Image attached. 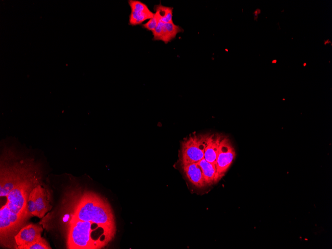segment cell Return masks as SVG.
<instances>
[{
    "mask_svg": "<svg viewBox=\"0 0 332 249\" xmlns=\"http://www.w3.org/2000/svg\"><path fill=\"white\" fill-rule=\"evenodd\" d=\"M41 174L18 183L6 196L0 210V244L10 248L13 239L27 219V201L32 189L39 184Z\"/></svg>",
    "mask_w": 332,
    "mask_h": 249,
    "instance_id": "cell-1",
    "label": "cell"
},
{
    "mask_svg": "<svg viewBox=\"0 0 332 249\" xmlns=\"http://www.w3.org/2000/svg\"><path fill=\"white\" fill-rule=\"evenodd\" d=\"M66 212L68 219L89 221L115 232L114 216L104 198L92 191H85L79 197L69 198Z\"/></svg>",
    "mask_w": 332,
    "mask_h": 249,
    "instance_id": "cell-2",
    "label": "cell"
},
{
    "mask_svg": "<svg viewBox=\"0 0 332 249\" xmlns=\"http://www.w3.org/2000/svg\"><path fill=\"white\" fill-rule=\"evenodd\" d=\"M66 245L68 249H98L105 247L115 232L89 222L68 219Z\"/></svg>",
    "mask_w": 332,
    "mask_h": 249,
    "instance_id": "cell-3",
    "label": "cell"
},
{
    "mask_svg": "<svg viewBox=\"0 0 332 249\" xmlns=\"http://www.w3.org/2000/svg\"><path fill=\"white\" fill-rule=\"evenodd\" d=\"M211 134L194 132L182 140L179 156L181 166L197 163L204 158L205 147Z\"/></svg>",
    "mask_w": 332,
    "mask_h": 249,
    "instance_id": "cell-4",
    "label": "cell"
},
{
    "mask_svg": "<svg viewBox=\"0 0 332 249\" xmlns=\"http://www.w3.org/2000/svg\"><path fill=\"white\" fill-rule=\"evenodd\" d=\"M236 155L235 149L231 140L228 137L224 136L219 145L215 162L217 182L225 175Z\"/></svg>",
    "mask_w": 332,
    "mask_h": 249,
    "instance_id": "cell-5",
    "label": "cell"
},
{
    "mask_svg": "<svg viewBox=\"0 0 332 249\" xmlns=\"http://www.w3.org/2000/svg\"><path fill=\"white\" fill-rule=\"evenodd\" d=\"M43 230L40 226L32 223L22 227L14 236L15 249H25L41 237Z\"/></svg>",
    "mask_w": 332,
    "mask_h": 249,
    "instance_id": "cell-6",
    "label": "cell"
},
{
    "mask_svg": "<svg viewBox=\"0 0 332 249\" xmlns=\"http://www.w3.org/2000/svg\"><path fill=\"white\" fill-rule=\"evenodd\" d=\"M181 167L186 178L194 186L201 188L206 185L201 169L197 163L188 164Z\"/></svg>",
    "mask_w": 332,
    "mask_h": 249,
    "instance_id": "cell-7",
    "label": "cell"
},
{
    "mask_svg": "<svg viewBox=\"0 0 332 249\" xmlns=\"http://www.w3.org/2000/svg\"><path fill=\"white\" fill-rule=\"evenodd\" d=\"M34 190L37 217L41 218L50 210L51 206L47 200L46 192L40 184L36 185Z\"/></svg>",
    "mask_w": 332,
    "mask_h": 249,
    "instance_id": "cell-8",
    "label": "cell"
},
{
    "mask_svg": "<svg viewBox=\"0 0 332 249\" xmlns=\"http://www.w3.org/2000/svg\"><path fill=\"white\" fill-rule=\"evenodd\" d=\"M223 135L220 133H212L205 147L204 158L207 162L215 165L217 155Z\"/></svg>",
    "mask_w": 332,
    "mask_h": 249,
    "instance_id": "cell-9",
    "label": "cell"
},
{
    "mask_svg": "<svg viewBox=\"0 0 332 249\" xmlns=\"http://www.w3.org/2000/svg\"><path fill=\"white\" fill-rule=\"evenodd\" d=\"M200 166L206 184L211 185L216 180V167L215 164L207 162L204 158L197 163Z\"/></svg>",
    "mask_w": 332,
    "mask_h": 249,
    "instance_id": "cell-10",
    "label": "cell"
},
{
    "mask_svg": "<svg viewBox=\"0 0 332 249\" xmlns=\"http://www.w3.org/2000/svg\"><path fill=\"white\" fill-rule=\"evenodd\" d=\"M183 31V30L180 26L175 25L173 22L165 23L160 40L167 44L175 38L178 33Z\"/></svg>",
    "mask_w": 332,
    "mask_h": 249,
    "instance_id": "cell-11",
    "label": "cell"
},
{
    "mask_svg": "<svg viewBox=\"0 0 332 249\" xmlns=\"http://www.w3.org/2000/svg\"><path fill=\"white\" fill-rule=\"evenodd\" d=\"M155 12V15L158 18L159 21H162L164 23L173 22L172 12L173 7L166 6L160 3L154 6Z\"/></svg>",
    "mask_w": 332,
    "mask_h": 249,
    "instance_id": "cell-12",
    "label": "cell"
},
{
    "mask_svg": "<svg viewBox=\"0 0 332 249\" xmlns=\"http://www.w3.org/2000/svg\"><path fill=\"white\" fill-rule=\"evenodd\" d=\"M154 15V13L151 11L143 12L131 10L129 15V24L132 26L141 24L145 20L152 18Z\"/></svg>",
    "mask_w": 332,
    "mask_h": 249,
    "instance_id": "cell-13",
    "label": "cell"
},
{
    "mask_svg": "<svg viewBox=\"0 0 332 249\" xmlns=\"http://www.w3.org/2000/svg\"><path fill=\"white\" fill-rule=\"evenodd\" d=\"M34 188L30 192L28 198L27 205L28 217L32 216H37V211L35 204Z\"/></svg>",
    "mask_w": 332,
    "mask_h": 249,
    "instance_id": "cell-14",
    "label": "cell"
},
{
    "mask_svg": "<svg viewBox=\"0 0 332 249\" xmlns=\"http://www.w3.org/2000/svg\"><path fill=\"white\" fill-rule=\"evenodd\" d=\"M128 2L131 10L143 12H149L151 11L146 4L140 0H129Z\"/></svg>",
    "mask_w": 332,
    "mask_h": 249,
    "instance_id": "cell-15",
    "label": "cell"
},
{
    "mask_svg": "<svg viewBox=\"0 0 332 249\" xmlns=\"http://www.w3.org/2000/svg\"><path fill=\"white\" fill-rule=\"evenodd\" d=\"M51 247L46 240L40 237L36 241L26 248L25 249H51Z\"/></svg>",
    "mask_w": 332,
    "mask_h": 249,
    "instance_id": "cell-16",
    "label": "cell"
},
{
    "mask_svg": "<svg viewBox=\"0 0 332 249\" xmlns=\"http://www.w3.org/2000/svg\"><path fill=\"white\" fill-rule=\"evenodd\" d=\"M165 23L162 21H159L156 28L153 31V40H160L163 33Z\"/></svg>",
    "mask_w": 332,
    "mask_h": 249,
    "instance_id": "cell-17",
    "label": "cell"
},
{
    "mask_svg": "<svg viewBox=\"0 0 332 249\" xmlns=\"http://www.w3.org/2000/svg\"><path fill=\"white\" fill-rule=\"evenodd\" d=\"M158 22L159 20L154 14L152 18L150 19L147 22L142 24V26L148 30L153 31L156 28Z\"/></svg>",
    "mask_w": 332,
    "mask_h": 249,
    "instance_id": "cell-18",
    "label": "cell"
}]
</instances>
